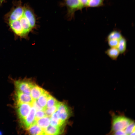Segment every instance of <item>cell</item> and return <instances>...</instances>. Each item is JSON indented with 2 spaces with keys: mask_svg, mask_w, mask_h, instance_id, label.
Segmentation results:
<instances>
[{
  "mask_svg": "<svg viewBox=\"0 0 135 135\" xmlns=\"http://www.w3.org/2000/svg\"><path fill=\"white\" fill-rule=\"evenodd\" d=\"M5 21L16 38L26 39L30 32L36 26L33 10L21 1L14 3L10 10L5 15Z\"/></svg>",
  "mask_w": 135,
  "mask_h": 135,
  "instance_id": "cell-1",
  "label": "cell"
},
{
  "mask_svg": "<svg viewBox=\"0 0 135 135\" xmlns=\"http://www.w3.org/2000/svg\"><path fill=\"white\" fill-rule=\"evenodd\" d=\"M112 115L111 131L112 133L118 130H124L126 127L133 121L122 115Z\"/></svg>",
  "mask_w": 135,
  "mask_h": 135,
  "instance_id": "cell-2",
  "label": "cell"
},
{
  "mask_svg": "<svg viewBox=\"0 0 135 135\" xmlns=\"http://www.w3.org/2000/svg\"><path fill=\"white\" fill-rule=\"evenodd\" d=\"M16 90L30 95L31 88L35 84L32 79L24 78L13 80Z\"/></svg>",
  "mask_w": 135,
  "mask_h": 135,
  "instance_id": "cell-3",
  "label": "cell"
},
{
  "mask_svg": "<svg viewBox=\"0 0 135 135\" xmlns=\"http://www.w3.org/2000/svg\"><path fill=\"white\" fill-rule=\"evenodd\" d=\"M16 108L18 116L20 121L24 120L29 113L32 106V104L16 103Z\"/></svg>",
  "mask_w": 135,
  "mask_h": 135,
  "instance_id": "cell-4",
  "label": "cell"
},
{
  "mask_svg": "<svg viewBox=\"0 0 135 135\" xmlns=\"http://www.w3.org/2000/svg\"><path fill=\"white\" fill-rule=\"evenodd\" d=\"M56 112L58 118L65 122L69 117L70 114L69 108L65 103L60 102Z\"/></svg>",
  "mask_w": 135,
  "mask_h": 135,
  "instance_id": "cell-5",
  "label": "cell"
},
{
  "mask_svg": "<svg viewBox=\"0 0 135 135\" xmlns=\"http://www.w3.org/2000/svg\"><path fill=\"white\" fill-rule=\"evenodd\" d=\"M65 4L70 16H72L76 10L81 9L83 7L80 0H65Z\"/></svg>",
  "mask_w": 135,
  "mask_h": 135,
  "instance_id": "cell-6",
  "label": "cell"
},
{
  "mask_svg": "<svg viewBox=\"0 0 135 135\" xmlns=\"http://www.w3.org/2000/svg\"><path fill=\"white\" fill-rule=\"evenodd\" d=\"M36 110L34 107H31L28 115L24 120L21 121L24 127L26 129L36 122L35 114Z\"/></svg>",
  "mask_w": 135,
  "mask_h": 135,
  "instance_id": "cell-7",
  "label": "cell"
},
{
  "mask_svg": "<svg viewBox=\"0 0 135 135\" xmlns=\"http://www.w3.org/2000/svg\"><path fill=\"white\" fill-rule=\"evenodd\" d=\"M16 98L17 103H26L32 104L34 101L30 95L16 90Z\"/></svg>",
  "mask_w": 135,
  "mask_h": 135,
  "instance_id": "cell-8",
  "label": "cell"
},
{
  "mask_svg": "<svg viewBox=\"0 0 135 135\" xmlns=\"http://www.w3.org/2000/svg\"><path fill=\"white\" fill-rule=\"evenodd\" d=\"M64 126L60 127L50 125L44 130V135H57L63 131Z\"/></svg>",
  "mask_w": 135,
  "mask_h": 135,
  "instance_id": "cell-9",
  "label": "cell"
},
{
  "mask_svg": "<svg viewBox=\"0 0 135 135\" xmlns=\"http://www.w3.org/2000/svg\"><path fill=\"white\" fill-rule=\"evenodd\" d=\"M27 132L32 135H44V130L36 123L34 124L27 129Z\"/></svg>",
  "mask_w": 135,
  "mask_h": 135,
  "instance_id": "cell-10",
  "label": "cell"
},
{
  "mask_svg": "<svg viewBox=\"0 0 135 135\" xmlns=\"http://www.w3.org/2000/svg\"><path fill=\"white\" fill-rule=\"evenodd\" d=\"M44 90L35 84L32 87L30 92V94L33 100H38Z\"/></svg>",
  "mask_w": 135,
  "mask_h": 135,
  "instance_id": "cell-11",
  "label": "cell"
},
{
  "mask_svg": "<svg viewBox=\"0 0 135 135\" xmlns=\"http://www.w3.org/2000/svg\"><path fill=\"white\" fill-rule=\"evenodd\" d=\"M50 95L48 92L44 90L42 94L38 99V102L44 110L46 108L48 98Z\"/></svg>",
  "mask_w": 135,
  "mask_h": 135,
  "instance_id": "cell-12",
  "label": "cell"
},
{
  "mask_svg": "<svg viewBox=\"0 0 135 135\" xmlns=\"http://www.w3.org/2000/svg\"><path fill=\"white\" fill-rule=\"evenodd\" d=\"M50 117V123L51 125L58 127L64 126L65 122L62 121L58 118L56 112L54 113Z\"/></svg>",
  "mask_w": 135,
  "mask_h": 135,
  "instance_id": "cell-13",
  "label": "cell"
},
{
  "mask_svg": "<svg viewBox=\"0 0 135 135\" xmlns=\"http://www.w3.org/2000/svg\"><path fill=\"white\" fill-rule=\"evenodd\" d=\"M106 54L112 60H116L117 59L120 53L117 48H110L105 51Z\"/></svg>",
  "mask_w": 135,
  "mask_h": 135,
  "instance_id": "cell-14",
  "label": "cell"
},
{
  "mask_svg": "<svg viewBox=\"0 0 135 135\" xmlns=\"http://www.w3.org/2000/svg\"><path fill=\"white\" fill-rule=\"evenodd\" d=\"M50 117L46 116L36 120V123L44 130L50 125Z\"/></svg>",
  "mask_w": 135,
  "mask_h": 135,
  "instance_id": "cell-15",
  "label": "cell"
},
{
  "mask_svg": "<svg viewBox=\"0 0 135 135\" xmlns=\"http://www.w3.org/2000/svg\"><path fill=\"white\" fill-rule=\"evenodd\" d=\"M127 47V40L124 37H122L119 40L117 48L120 54H122L125 53Z\"/></svg>",
  "mask_w": 135,
  "mask_h": 135,
  "instance_id": "cell-16",
  "label": "cell"
},
{
  "mask_svg": "<svg viewBox=\"0 0 135 135\" xmlns=\"http://www.w3.org/2000/svg\"><path fill=\"white\" fill-rule=\"evenodd\" d=\"M122 36L121 34L119 32L114 31L109 34L107 36V40H119Z\"/></svg>",
  "mask_w": 135,
  "mask_h": 135,
  "instance_id": "cell-17",
  "label": "cell"
},
{
  "mask_svg": "<svg viewBox=\"0 0 135 135\" xmlns=\"http://www.w3.org/2000/svg\"><path fill=\"white\" fill-rule=\"evenodd\" d=\"M59 102L54 106L49 108H46L44 110L46 116L50 117L54 112H56L58 109Z\"/></svg>",
  "mask_w": 135,
  "mask_h": 135,
  "instance_id": "cell-18",
  "label": "cell"
},
{
  "mask_svg": "<svg viewBox=\"0 0 135 135\" xmlns=\"http://www.w3.org/2000/svg\"><path fill=\"white\" fill-rule=\"evenodd\" d=\"M47 102L46 108H51L57 104L59 102L50 95L48 98Z\"/></svg>",
  "mask_w": 135,
  "mask_h": 135,
  "instance_id": "cell-19",
  "label": "cell"
},
{
  "mask_svg": "<svg viewBox=\"0 0 135 135\" xmlns=\"http://www.w3.org/2000/svg\"><path fill=\"white\" fill-rule=\"evenodd\" d=\"M124 131L126 134H135V124L133 121L126 127Z\"/></svg>",
  "mask_w": 135,
  "mask_h": 135,
  "instance_id": "cell-20",
  "label": "cell"
},
{
  "mask_svg": "<svg viewBox=\"0 0 135 135\" xmlns=\"http://www.w3.org/2000/svg\"><path fill=\"white\" fill-rule=\"evenodd\" d=\"M103 0H89L87 6L90 7L98 6L102 3Z\"/></svg>",
  "mask_w": 135,
  "mask_h": 135,
  "instance_id": "cell-21",
  "label": "cell"
},
{
  "mask_svg": "<svg viewBox=\"0 0 135 135\" xmlns=\"http://www.w3.org/2000/svg\"><path fill=\"white\" fill-rule=\"evenodd\" d=\"M46 116L44 110H38L35 114V119L37 120L39 119Z\"/></svg>",
  "mask_w": 135,
  "mask_h": 135,
  "instance_id": "cell-22",
  "label": "cell"
},
{
  "mask_svg": "<svg viewBox=\"0 0 135 135\" xmlns=\"http://www.w3.org/2000/svg\"><path fill=\"white\" fill-rule=\"evenodd\" d=\"M107 40L108 44L110 48H117L119 40Z\"/></svg>",
  "mask_w": 135,
  "mask_h": 135,
  "instance_id": "cell-23",
  "label": "cell"
},
{
  "mask_svg": "<svg viewBox=\"0 0 135 135\" xmlns=\"http://www.w3.org/2000/svg\"><path fill=\"white\" fill-rule=\"evenodd\" d=\"M32 106L34 107L36 110H44V108L40 106L36 100H34L32 104Z\"/></svg>",
  "mask_w": 135,
  "mask_h": 135,
  "instance_id": "cell-24",
  "label": "cell"
},
{
  "mask_svg": "<svg viewBox=\"0 0 135 135\" xmlns=\"http://www.w3.org/2000/svg\"><path fill=\"white\" fill-rule=\"evenodd\" d=\"M114 134L115 135H127L124 130H120L114 132Z\"/></svg>",
  "mask_w": 135,
  "mask_h": 135,
  "instance_id": "cell-25",
  "label": "cell"
},
{
  "mask_svg": "<svg viewBox=\"0 0 135 135\" xmlns=\"http://www.w3.org/2000/svg\"><path fill=\"white\" fill-rule=\"evenodd\" d=\"M80 0L83 6H87L89 0Z\"/></svg>",
  "mask_w": 135,
  "mask_h": 135,
  "instance_id": "cell-26",
  "label": "cell"
}]
</instances>
